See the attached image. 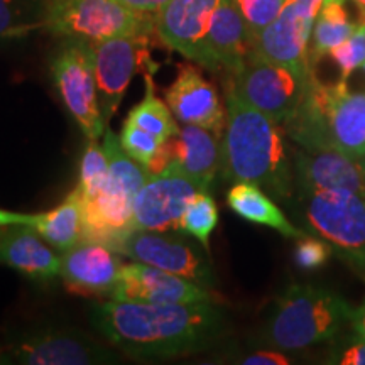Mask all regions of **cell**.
<instances>
[{
  "label": "cell",
  "instance_id": "6da1fadb",
  "mask_svg": "<svg viewBox=\"0 0 365 365\" xmlns=\"http://www.w3.org/2000/svg\"><path fill=\"white\" fill-rule=\"evenodd\" d=\"M91 322L120 352L135 359H170L202 352L222 335L225 317L215 303L145 304L108 299Z\"/></svg>",
  "mask_w": 365,
  "mask_h": 365
},
{
  "label": "cell",
  "instance_id": "7a4b0ae2",
  "mask_svg": "<svg viewBox=\"0 0 365 365\" xmlns=\"http://www.w3.org/2000/svg\"><path fill=\"white\" fill-rule=\"evenodd\" d=\"M222 173L234 182H254L284 200L293 193V171L279 124L227 91Z\"/></svg>",
  "mask_w": 365,
  "mask_h": 365
},
{
  "label": "cell",
  "instance_id": "3957f363",
  "mask_svg": "<svg viewBox=\"0 0 365 365\" xmlns=\"http://www.w3.org/2000/svg\"><path fill=\"white\" fill-rule=\"evenodd\" d=\"M303 149H340L360 159L365 154V93L350 91L346 80L323 83L314 71L293 115L282 124Z\"/></svg>",
  "mask_w": 365,
  "mask_h": 365
},
{
  "label": "cell",
  "instance_id": "277c9868",
  "mask_svg": "<svg viewBox=\"0 0 365 365\" xmlns=\"http://www.w3.org/2000/svg\"><path fill=\"white\" fill-rule=\"evenodd\" d=\"M355 313L339 294L309 284H293L276 301L264 330L274 349L299 350L333 339Z\"/></svg>",
  "mask_w": 365,
  "mask_h": 365
},
{
  "label": "cell",
  "instance_id": "5b68a950",
  "mask_svg": "<svg viewBox=\"0 0 365 365\" xmlns=\"http://www.w3.org/2000/svg\"><path fill=\"white\" fill-rule=\"evenodd\" d=\"M103 148L108 158V176L95 198L83 200V240L100 242L115 250L118 242L132 232L135 196L149 171L125 153L120 137L108 127L103 134Z\"/></svg>",
  "mask_w": 365,
  "mask_h": 365
},
{
  "label": "cell",
  "instance_id": "8992f818",
  "mask_svg": "<svg viewBox=\"0 0 365 365\" xmlns=\"http://www.w3.org/2000/svg\"><path fill=\"white\" fill-rule=\"evenodd\" d=\"M44 31L65 39L100 43L156 33V16L135 12L117 0H49Z\"/></svg>",
  "mask_w": 365,
  "mask_h": 365
},
{
  "label": "cell",
  "instance_id": "52a82bcc",
  "mask_svg": "<svg viewBox=\"0 0 365 365\" xmlns=\"http://www.w3.org/2000/svg\"><path fill=\"white\" fill-rule=\"evenodd\" d=\"M51 76L63 103L78 122L88 140L105 134L95 76L93 44L85 39L68 38L51 61Z\"/></svg>",
  "mask_w": 365,
  "mask_h": 365
},
{
  "label": "cell",
  "instance_id": "ba28073f",
  "mask_svg": "<svg viewBox=\"0 0 365 365\" xmlns=\"http://www.w3.org/2000/svg\"><path fill=\"white\" fill-rule=\"evenodd\" d=\"M312 73H299L250 54L244 68L232 76L228 90L282 125L298 108Z\"/></svg>",
  "mask_w": 365,
  "mask_h": 365
},
{
  "label": "cell",
  "instance_id": "9c48e42d",
  "mask_svg": "<svg viewBox=\"0 0 365 365\" xmlns=\"http://www.w3.org/2000/svg\"><path fill=\"white\" fill-rule=\"evenodd\" d=\"M307 196V217L318 234L365 277V198L349 190Z\"/></svg>",
  "mask_w": 365,
  "mask_h": 365
},
{
  "label": "cell",
  "instance_id": "30bf717a",
  "mask_svg": "<svg viewBox=\"0 0 365 365\" xmlns=\"http://www.w3.org/2000/svg\"><path fill=\"white\" fill-rule=\"evenodd\" d=\"M150 34L122 36L93 44L98 103L105 125L115 115L132 76L139 70H158L149 53Z\"/></svg>",
  "mask_w": 365,
  "mask_h": 365
},
{
  "label": "cell",
  "instance_id": "8fae6325",
  "mask_svg": "<svg viewBox=\"0 0 365 365\" xmlns=\"http://www.w3.org/2000/svg\"><path fill=\"white\" fill-rule=\"evenodd\" d=\"M202 190L176 163H170L158 173H149L137 191L130 228L145 232L180 230V220L190 200Z\"/></svg>",
  "mask_w": 365,
  "mask_h": 365
},
{
  "label": "cell",
  "instance_id": "7c38bea8",
  "mask_svg": "<svg viewBox=\"0 0 365 365\" xmlns=\"http://www.w3.org/2000/svg\"><path fill=\"white\" fill-rule=\"evenodd\" d=\"M6 360L26 365H93L115 364L117 355L93 339L75 330L48 328L22 336L7 346Z\"/></svg>",
  "mask_w": 365,
  "mask_h": 365
},
{
  "label": "cell",
  "instance_id": "4fadbf2b",
  "mask_svg": "<svg viewBox=\"0 0 365 365\" xmlns=\"http://www.w3.org/2000/svg\"><path fill=\"white\" fill-rule=\"evenodd\" d=\"M318 11L301 0H286L279 16L252 41V56L309 73V38Z\"/></svg>",
  "mask_w": 365,
  "mask_h": 365
},
{
  "label": "cell",
  "instance_id": "5bb4252c",
  "mask_svg": "<svg viewBox=\"0 0 365 365\" xmlns=\"http://www.w3.org/2000/svg\"><path fill=\"white\" fill-rule=\"evenodd\" d=\"M115 250L134 262L186 277L200 286L210 287L215 282L208 262L196 252L193 245L176 237H164L161 232H129L118 242Z\"/></svg>",
  "mask_w": 365,
  "mask_h": 365
},
{
  "label": "cell",
  "instance_id": "9a60e30c",
  "mask_svg": "<svg viewBox=\"0 0 365 365\" xmlns=\"http://www.w3.org/2000/svg\"><path fill=\"white\" fill-rule=\"evenodd\" d=\"M108 299L145 304L215 303L208 287L140 262L122 266Z\"/></svg>",
  "mask_w": 365,
  "mask_h": 365
},
{
  "label": "cell",
  "instance_id": "2e32d148",
  "mask_svg": "<svg viewBox=\"0 0 365 365\" xmlns=\"http://www.w3.org/2000/svg\"><path fill=\"white\" fill-rule=\"evenodd\" d=\"M122 264L120 254L108 245L81 240L61 252V277L71 291L110 298Z\"/></svg>",
  "mask_w": 365,
  "mask_h": 365
},
{
  "label": "cell",
  "instance_id": "e0dca14e",
  "mask_svg": "<svg viewBox=\"0 0 365 365\" xmlns=\"http://www.w3.org/2000/svg\"><path fill=\"white\" fill-rule=\"evenodd\" d=\"M252 53L247 27L234 0H223L200 46L196 63L210 71H227L234 76Z\"/></svg>",
  "mask_w": 365,
  "mask_h": 365
},
{
  "label": "cell",
  "instance_id": "ac0fdd59",
  "mask_svg": "<svg viewBox=\"0 0 365 365\" xmlns=\"http://www.w3.org/2000/svg\"><path fill=\"white\" fill-rule=\"evenodd\" d=\"M166 102L173 115L182 124L200 125L222 135L225 112L218 93L193 65H180L176 80L166 90Z\"/></svg>",
  "mask_w": 365,
  "mask_h": 365
},
{
  "label": "cell",
  "instance_id": "d6986e66",
  "mask_svg": "<svg viewBox=\"0 0 365 365\" xmlns=\"http://www.w3.org/2000/svg\"><path fill=\"white\" fill-rule=\"evenodd\" d=\"M296 180L303 195L349 190L365 198V171L360 159L340 149H303L296 158Z\"/></svg>",
  "mask_w": 365,
  "mask_h": 365
},
{
  "label": "cell",
  "instance_id": "ffe728a7",
  "mask_svg": "<svg viewBox=\"0 0 365 365\" xmlns=\"http://www.w3.org/2000/svg\"><path fill=\"white\" fill-rule=\"evenodd\" d=\"M223 0H170L156 16V33L173 51L196 61Z\"/></svg>",
  "mask_w": 365,
  "mask_h": 365
},
{
  "label": "cell",
  "instance_id": "44dd1931",
  "mask_svg": "<svg viewBox=\"0 0 365 365\" xmlns=\"http://www.w3.org/2000/svg\"><path fill=\"white\" fill-rule=\"evenodd\" d=\"M0 264L36 282H51L61 272V255L54 254L33 228L24 225L0 232Z\"/></svg>",
  "mask_w": 365,
  "mask_h": 365
},
{
  "label": "cell",
  "instance_id": "7402d4cb",
  "mask_svg": "<svg viewBox=\"0 0 365 365\" xmlns=\"http://www.w3.org/2000/svg\"><path fill=\"white\" fill-rule=\"evenodd\" d=\"M170 159L200 188L208 191L222 170L220 135L200 125L185 124L180 134L168 140Z\"/></svg>",
  "mask_w": 365,
  "mask_h": 365
},
{
  "label": "cell",
  "instance_id": "603a6c76",
  "mask_svg": "<svg viewBox=\"0 0 365 365\" xmlns=\"http://www.w3.org/2000/svg\"><path fill=\"white\" fill-rule=\"evenodd\" d=\"M29 228L56 250L75 247L83 240V200L75 188L56 208L46 213H34Z\"/></svg>",
  "mask_w": 365,
  "mask_h": 365
},
{
  "label": "cell",
  "instance_id": "cb8c5ba5",
  "mask_svg": "<svg viewBox=\"0 0 365 365\" xmlns=\"http://www.w3.org/2000/svg\"><path fill=\"white\" fill-rule=\"evenodd\" d=\"M227 205L232 212L250 223L271 227L289 239H299L303 235L264 193L261 186L254 182H235L227 195Z\"/></svg>",
  "mask_w": 365,
  "mask_h": 365
},
{
  "label": "cell",
  "instance_id": "d4e9b609",
  "mask_svg": "<svg viewBox=\"0 0 365 365\" xmlns=\"http://www.w3.org/2000/svg\"><path fill=\"white\" fill-rule=\"evenodd\" d=\"M359 22L350 19L346 0H323L313 26V43L309 49V65L330 54L336 46L346 41L357 29Z\"/></svg>",
  "mask_w": 365,
  "mask_h": 365
},
{
  "label": "cell",
  "instance_id": "484cf974",
  "mask_svg": "<svg viewBox=\"0 0 365 365\" xmlns=\"http://www.w3.org/2000/svg\"><path fill=\"white\" fill-rule=\"evenodd\" d=\"M156 70H145L144 80H145V95L143 102L135 105L129 112L125 120L130 122L140 129L150 132V134L158 135L159 139L170 140L173 137L180 134V127H178L175 115H173L170 105H166L158 95L154 93V81L153 73Z\"/></svg>",
  "mask_w": 365,
  "mask_h": 365
},
{
  "label": "cell",
  "instance_id": "4316f807",
  "mask_svg": "<svg viewBox=\"0 0 365 365\" xmlns=\"http://www.w3.org/2000/svg\"><path fill=\"white\" fill-rule=\"evenodd\" d=\"M120 144L129 156L148 170L158 173L171 163L168 140L159 139L158 135L140 129L130 122H124L120 130Z\"/></svg>",
  "mask_w": 365,
  "mask_h": 365
},
{
  "label": "cell",
  "instance_id": "83f0119b",
  "mask_svg": "<svg viewBox=\"0 0 365 365\" xmlns=\"http://www.w3.org/2000/svg\"><path fill=\"white\" fill-rule=\"evenodd\" d=\"M49 0H0V38H19L44 29Z\"/></svg>",
  "mask_w": 365,
  "mask_h": 365
},
{
  "label": "cell",
  "instance_id": "f1b7e54d",
  "mask_svg": "<svg viewBox=\"0 0 365 365\" xmlns=\"http://www.w3.org/2000/svg\"><path fill=\"white\" fill-rule=\"evenodd\" d=\"M218 223V208L215 200L207 191H202L186 205L180 220V230L195 237L205 250L210 249V237Z\"/></svg>",
  "mask_w": 365,
  "mask_h": 365
},
{
  "label": "cell",
  "instance_id": "f546056e",
  "mask_svg": "<svg viewBox=\"0 0 365 365\" xmlns=\"http://www.w3.org/2000/svg\"><path fill=\"white\" fill-rule=\"evenodd\" d=\"M108 176L107 150L98 140H88L80 164L78 188L81 200H91L100 193Z\"/></svg>",
  "mask_w": 365,
  "mask_h": 365
},
{
  "label": "cell",
  "instance_id": "4dcf8cb0",
  "mask_svg": "<svg viewBox=\"0 0 365 365\" xmlns=\"http://www.w3.org/2000/svg\"><path fill=\"white\" fill-rule=\"evenodd\" d=\"M237 11L247 27L250 43L279 16L286 0H234Z\"/></svg>",
  "mask_w": 365,
  "mask_h": 365
},
{
  "label": "cell",
  "instance_id": "1f68e13d",
  "mask_svg": "<svg viewBox=\"0 0 365 365\" xmlns=\"http://www.w3.org/2000/svg\"><path fill=\"white\" fill-rule=\"evenodd\" d=\"M330 56L340 68L341 80H346L357 68L362 66L365 63V22H359L354 34L336 46Z\"/></svg>",
  "mask_w": 365,
  "mask_h": 365
},
{
  "label": "cell",
  "instance_id": "d6a6232c",
  "mask_svg": "<svg viewBox=\"0 0 365 365\" xmlns=\"http://www.w3.org/2000/svg\"><path fill=\"white\" fill-rule=\"evenodd\" d=\"M333 252V247L328 244L327 239L322 240L318 237L312 235H301L296 244L294 250V261L298 267L307 269V271H313L325 266Z\"/></svg>",
  "mask_w": 365,
  "mask_h": 365
},
{
  "label": "cell",
  "instance_id": "836d02e7",
  "mask_svg": "<svg viewBox=\"0 0 365 365\" xmlns=\"http://www.w3.org/2000/svg\"><path fill=\"white\" fill-rule=\"evenodd\" d=\"M242 364L245 365H287L289 360H287L286 355L279 352H274V350H262V352H255L249 355L247 359L242 360Z\"/></svg>",
  "mask_w": 365,
  "mask_h": 365
},
{
  "label": "cell",
  "instance_id": "e575fe53",
  "mask_svg": "<svg viewBox=\"0 0 365 365\" xmlns=\"http://www.w3.org/2000/svg\"><path fill=\"white\" fill-rule=\"evenodd\" d=\"M122 6L132 9L135 12L150 14V16H158L161 9L166 6L170 0H117Z\"/></svg>",
  "mask_w": 365,
  "mask_h": 365
},
{
  "label": "cell",
  "instance_id": "d590c367",
  "mask_svg": "<svg viewBox=\"0 0 365 365\" xmlns=\"http://www.w3.org/2000/svg\"><path fill=\"white\" fill-rule=\"evenodd\" d=\"M33 215H26V213H14L7 210L0 208V228H7L14 225H24L29 227Z\"/></svg>",
  "mask_w": 365,
  "mask_h": 365
},
{
  "label": "cell",
  "instance_id": "8d00e7d4",
  "mask_svg": "<svg viewBox=\"0 0 365 365\" xmlns=\"http://www.w3.org/2000/svg\"><path fill=\"white\" fill-rule=\"evenodd\" d=\"M340 364L344 365H365V340L360 344L350 346L344 354Z\"/></svg>",
  "mask_w": 365,
  "mask_h": 365
},
{
  "label": "cell",
  "instance_id": "74e56055",
  "mask_svg": "<svg viewBox=\"0 0 365 365\" xmlns=\"http://www.w3.org/2000/svg\"><path fill=\"white\" fill-rule=\"evenodd\" d=\"M354 323H355V328H357V331L360 333V336L365 340V304L364 308L360 309V313H357L354 317Z\"/></svg>",
  "mask_w": 365,
  "mask_h": 365
},
{
  "label": "cell",
  "instance_id": "f35d334b",
  "mask_svg": "<svg viewBox=\"0 0 365 365\" xmlns=\"http://www.w3.org/2000/svg\"><path fill=\"white\" fill-rule=\"evenodd\" d=\"M355 6L359 9L357 22H365V0H354Z\"/></svg>",
  "mask_w": 365,
  "mask_h": 365
},
{
  "label": "cell",
  "instance_id": "ab89813d",
  "mask_svg": "<svg viewBox=\"0 0 365 365\" xmlns=\"http://www.w3.org/2000/svg\"><path fill=\"white\" fill-rule=\"evenodd\" d=\"M360 163H362V166H364V171H365V154L362 158H360Z\"/></svg>",
  "mask_w": 365,
  "mask_h": 365
}]
</instances>
